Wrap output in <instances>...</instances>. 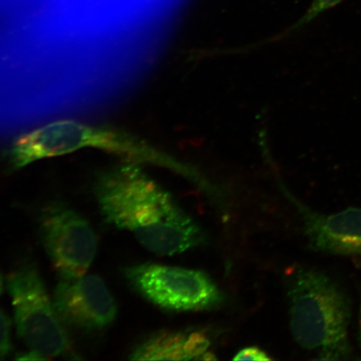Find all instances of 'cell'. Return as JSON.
<instances>
[{
  "label": "cell",
  "mask_w": 361,
  "mask_h": 361,
  "mask_svg": "<svg viewBox=\"0 0 361 361\" xmlns=\"http://www.w3.org/2000/svg\"><path fill=\"white\" fill-rule=\"evenodd\" d=\"M234 360H258L267 361L271 359L267 353L259 347H246L238 352L233 357Z\"/></svg>",
  "instance_id": "7c38bea8"
},
{
  "label": "cell",
  "mask_w": 361,
  "mask_h": 361,
  "mask_svg": "<svg viewBox=\"0 0 361 361\" xmlns=\"http://www.w3.org/2000/svg\"><path fill=\"white\" fill-rule=\"evenodd\" d=\"M284 192L300 216L311 250L361 259V207H348L327 215L311 209L290 192Z\"/></svg>",
  "instance_id": "ba28073f"
},
{
  "label": "cell",
  "mask_w": 361,
  "mask_h": 361,
  "mask_svg": "<svg viewBox=\"0 0 361 361\" xmlns=\"http://www.w3.org/2000/svg\"><path fill=\"white\" fill-rule=\"evenodd\" d=\"M344 1L345 0H313L308 11L305 13V15L295 25L291 27L288 32L300 30L324 12L331 10V8L337 6L338 4Z\"/></svg>",
  "instance_id": "30bf717a"
},
{
  "label": "cell",
  "mask_w": 361,
  "mask_h": 361,
  "mask_svg": "<svg viewBox=\"0 0 361 361\" xmlns=\"http://www.w3.org/2000/svg\"><path fill=\"white\" fill-rule=\"evenodd\" d=\"M16 360H45L44 357L42 355L37 353V352H35L33 350H29L28 352H25V353H21L18 355Z\"/></svg>",
  "instance_id": "4fadbf2b"
},
{
  "label": "cell",
  "mask_w": 361,
  "mask_h": 361,
  "mask_svg": "<svg viewBox=\"0 0 361 361\" xmlns=\"http://www.w3.org/2000/svg\"><path fill=\"white\" fill-rule=\"evenodd\" d=\"M209 338L202 332L161 331L148 337L130 354L133 360H214Z\"/></svg>",
  "instance_id": "9c48e42d"
},
{
  "label": "cell",
  "mask_w": 361,
  "mask_h": 361,
  "mask_svg": "<svg viewBox=\"0 0 361 361\" xmlns=\"http://www.w3.org/2000/svg\"><path fill=\"white\" fill-rule=\"evenodd\" d=\"M84 148L98 149L135 164L164 166L193 183L200 182L202 178L196 170L128 134L73 121H56L22 135L13 143L8 157L13 168L21 169L44 158L69 154Z\"/></svg>",
  "instance_id": "3957f363"
},
{
  "label": "cell",
  "mask_w": 361,
  "mask_h": 361,
  "mask_svg": "<svg viewBox=\"0 0 361 361\" xmlns=\"http://www.w3.org/2000/svg\"><path fill=\"white\" fill-rule=\"evenodd\" d=\"M18 335L30 350L47 360L72 355L69 336L39 270L25 262L7 278Z\"/></svg>",
  "instance_id": "277c9868"
},
{
  "label": "cell",
  "mask_w": 361,
  "mask_h": 361,
  "mask_svg": "<svg viewBox=\"0 0 361 361\" xmlns=\"http://www.w3.org/2000/svg\"><path fill=\"white\" fill-rule=\"evenodd\" d=\"M292 336L316 360H346L352 355L349 295L323 271L299 266L286 281Z\"/></svg>",
  "instance_id": "7a4b0ae2"
},
{
  "label": "cell",
  "mask_w": 361,
  "mask_h": 361,
  "mask_svg": "<svg viewBox=\"0 0 361 361\" xmlns=\"http://www.w3.org/2000/svg\"><path fill=\"white\" fill-rule=\"evenodd\" d=\"M40 238L61 279L82 276L97 251V238L84 216L61 202L44 207L39 218Z\"/></svg>",
  "instance_id": "8992f818"
},
{
  "label": "cell",
  "mask_w": 361,
  "mask_h": 361,
  "mask_svg": "<svg viewBox=\"0 0 361 361\" xmlns=\"http://www.w3.org/2000/svg\"><path fill=\"white\" fill-rule=\"evenodd\" d=\"M54 304L66 326L87 332L111 326L118 311L109 288L97 275L61 279L54 293Z\"/></svg>",
  "instance_id": "52a82bcc"
},
{
  "label": "cell",
  "mask_w": 361,
  "mask_h": 361,
  "mask_svg": "<svg viewBox=\"0 0 361 361\" xmlns=\"http://www.w3.org/2000/svg\"><path fill=\"white\" fill-rule=\"evenodd\" d=\"M359 342L361 347V295H360V311H359Z\"/></svg>",
  "instance_id": "5bb4252c"
},
{
  "label": "cell",
  "mask_w": 361,
  "mask_h": 361,
  "mask_svg": "<svg viewBox=\"0 0 361 361\" xmlns=\"http://www.w3.org/2000/svg\"><path fill=\"white\" fill-rule=\"evenodd\" d=\"M11 351V320L0 310V360L6 359Z\"/></svg>",
  "instance_id": "8fae6325"
},
{
  "label": "cell",
  "mask_w": 361,
  "mask_h": 361,
  "mask_svg": "<svg viewBox=\"0 0 361 361\" xmlns=\"http://www.w3.org/2000/svg\"><path fill=\"white\" fill-rule=\"evenodd\" d=\"M124 275L139 295L162 310L173 312L211 310L224 301L222 290L202 271L144 263L126 268Z\"/></svg>",
  "instance_id": "5b68a950"
},
{
  "label": "cell",
  "mask_w": 361,
  "mask_h": 361,
  "mask_svg": "<svg viewBox=\"0 0 361 361\" xmlns=\"http://www.w3.org/2000/svg\"><path fill=\"white\" fill-rule=\"evenodd\" d=\"M4 288V281L1 273H0V295H2Z\"/></svg>",
  "instance_id": "9a60e30c"
},
{
  "label": "cell",
  "mask_w": 361,
  "mask_h": 361,
  "mask_svg": "<svg viewBox=\"0 0 361 361\" xmlns=\"http://www.w3.org/2000/svg\"><path fill=\"white\" fill-rule=\"evenodd\" d=\"M94 193L106 222L132 233L153 254L177 255L206 242L200 225L138 164L125 161L107 170Z\"/></svg>",
  "instance_id": "6da1fadb"
}]
</instances>
